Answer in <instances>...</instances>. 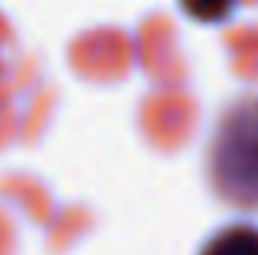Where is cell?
Instances as JSON below:
<instances>
[{
	"instance_id": "1",
	"label": "cell",
	"mask_w": 258,
	"mask_h": 255,
	"mask_svg": "<svg viewBox=\"0 0 258 255\" xmlns=\"http://www.w3.org/2000/svg\"><path fill=\"white\" fill-rule=\"evenodd\" d=\"M209 177L222 200L258 210V98H242L222 115L209 144Z\"/></svg>"
},
{
	"instance_id": "2",
	"label": "cell",
	"mask_w": 258,
	"mask_h": 255,
	"mask_svg": "<svg viewBox=\"0 0 258 255\" xmlns=\"http://www.w3.org/2000/svg\"><path fill=\"white\" fill-rule=\"evenodd\" d=\"M200 255H258V226L252 223H235L219 229Z\"/></svg>"
},
{
	"instance_id": "3",
	"label": "cell",
	"mask_w": 258,
	"mask_h": 255,
	"mask_svg": "<svg viewBox=\"0 0 258 255\" xmlns=\"http://www.w3.org/2000/svg\"><path fill=\"white\" fill-rule=\"evenodd\" d=\"M239 0H180L183 13L200 23H222L226 17H232Z\"/></svg>"
}]
</instances>
